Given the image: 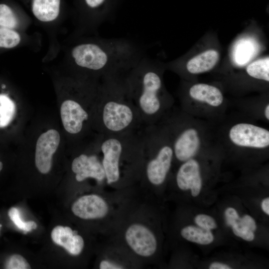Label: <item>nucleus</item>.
<instances>
[{
    "mask_svg": "<svg viewBox=\"0 0 269 269\" xmlns=\"http://www.w3.org/2000/svg\"><path fill=\"white\" fill-rule=\"evenodd\" d=\"M144 55L139 45L124 38L82 41L70 51L75 77L98 82L125 74Z\"/></svg>",
    "mask_w": 269,
    "mask_h": 269,
    "instance_id": "obj_1",
    "label": "nucleus"
},
{
    "mask_svg": "<svg viewBox=\"0 0 269 269\" xmlns=\"http://www.w3.org/2000/svg\"><path fill=\"white\" fill-rule=\"evenodd\" d=\"M124 75L99 82L92 119L93 131L96 134L107 135L137 132L143 125Z\"/></svg>",
    "mask_w": 269,
    "mask_h": 269,
    "instance_id": "obj_2",
    "label": "nucleus"
},
{
    "mask_svg": "<svg viewBox=\"0 0 269 269\" xmlns=\"http://www.w3.org/2000/svg\"><path fill=\"white\" fill-rule=\"evenodd\" d=\"M124 78L142 125H155L166 108L159 69L144 55L124 75Z\"/></svg>",
    "mask_w": 269,
    "mask_h": 269,
    "instance_id": "obj_3",
    "label": "nucleus"
},
{
    "mask_svg": "<svg viewBox=\"0 0 269 269\" xmlns=\"http://www.w3.org/2000/svg\"><path fill=\"white\" fill-rule=\"evenodd\" d=\"M99 82L75 77L69 85L67 95L60 106L63 128L77 145L92 129V119Z\"/></svg>",
    "mask_w": 269,
    "mask_h": 269,
    "instance_id": "obj_4",
    "label": "nucleus"
},
{
    "mask_svg": "<svg viewBox=\"0 0 269 269\" xmlns=\"http://www.w3.org/2000/svg\"><path fill=\"white\" fill-rule=\"evenodd\" d=\"M101 134H96L94 139L85 145V150L75 157L71 163V170L75 174V179L81 182L94 178L99 182L106 179V174L98 153L101 151Z\"/></svg>",
    "mask_w": 269,
    "mask_h": 269,
    "instance_id": "obj_5",
    "label": "nucleus"
},
{
    "mask_svg": "<svg viewBox=\"0 0 269 269\" xmlns=\"http://www.w3.org/2000/svg\"><path fill=\"white\" fill-rule=\"evenodd\" d=\"M165 128L172 143L173 155L178 161H186L197 153L200 147V139L196 129L190 128L180 129L170 123Z\"/></svg>",
    "mask_w": 269,
    "mask_h": 269,
    "instance_id": "obj_6",
    "label": "nucleus"
},
{
    "mask_svg": "<svg viewBox=\"0 0 269 269\" xmlns=\"http://www.w3.org/2000/svg\"><path fill=\"white\" fill-rule=\"evenodd\" d=\"M61 135L58 130L48 129L37 137L35 145L34 161L38 171L48 173L52 168L54 154L61 143Z\"/></svg>",
    "mask_w": 269,
    "mask_h": 269,
    "instance_id": "obj_7",
    "label": "nucleus"
},
{
    "mask_svg": "<svg viewBox=\"0 0 269 269\" xmlns=\"http://www.w3.org/2000/svg\"><path fill=\"white\" fill-rule=\"evenodd\" d=\"M229 136L236 145L255 148H264L269 145V131L248 123H239L230 130Z\"/></svg>",
    "mask_w": 269,
    "mask_h": 269,
    "instance_id": "obj_8",
    "label": "nucleus"
},
{
    "mask_svg": "<svg viewBox=\"0 0 269 269\" xmlns=\"http://www.w3.org/2000/svg\"><path fill=\"white\" fill-rule=\"evenodd\" d=\"M126 241L131 249L142 257L152 255L157 248V242L152 232L145 226L134 224L130 226L125 234Z\"/></svg>",
    "mask_w": 269,
    "mask_h": 269,
    "instance_id": "obj_9",
    "label": "nucleus"
},
{
    "mask_svg": "<svg viewBox=\"0 0 269 269\" xmlns=\"http://www.w3.org/2000/svg\"><path fill=\"white\" fill-rule=\"evenodd\" d=\"M73 214L83 219H95L104 217L108 212V206L103 198L96 194L83 196L72 206Z\"/></svg>",
    "mask_w": 269,
    "mask_h": 269,
    "instance_id": "obj_10",
    "label": "nucleus"
},
{
    "mask_svg": "<svg viewBox=\"0 0 269 269\" xmlns=\"http://www.w3.org/2000/svg\"><path fill=\"white\" fill-rule=\"evenodd\" d=\"M176 180L179 189H190L193 196H197L202 185L198 162L192 158L184 161L177 171Z\"/></svg>",
    "mask_w": 269,
    "mask_h": 269,
    "instance_id": "obj_11",
    "label": "nucleus"
},
{
    "mask_svg": "<svg viewBox=\"0 0 269 269\" xmlns=\"http://www.w3.org/2000/svg\"><path fill=\"white\" fill-rule=\"evenodd\" d=\"M51 237L56 244L63 247L72 255H78L83 250V238L68 226H56L51 232Z\"/></svg>",
    "mask_w": 269,
    "mask_h": 269,
    "instance_id": "obj_12",
    "label": "nucleus"
},
{
    "mask_svg": "<svg viewBox=\"0 0 269 269\" xmlns=\"http://www.w3.org/2000/svg\"><path fill=\"white\" fill-rule=\"evenodd\" d=\"M190 96L194 100L213 106H220L223 102V96L217 87L206 84L193 85L189 90Z\"/></svg>",
    "mask_w": 269,
    "mask_h": 269,
    "instance_id": "obj_13",
    "label": "nucleus"
},
{
    "mask_svg": "<svg viewBox=\"0 0 269 269\" xmlns=\"http://www.w3.org/2000/svg\"><path fill=\"white\" fill-rule=\"evenodd\" d=\"M60 2V0H33L32 13L40 21H53L59 15Z\"/></svg>",
    "mask_w": 269,
    "mask_h": 269,
    "instance_id": "obj_14",
    "label": "nucleus"
},
{
    "mask_svg": "<svg viewBox=\"0 0 269 269\" xmlns=\"http://www.w3.org/2000/svg\"><path fill=\"white\" fill-rule=\"evenodd\" d=\"M219 58V53L216 50H206L190 59L186 64V69L192 74L205 72L215 66Z\"/></svg>",
    "mask_w": 269,
    "mask_h": 269,
    "instance_id": "obj_15",
    "label": "nucleus"
},
{
    "mask_svg": "<svg viewBox=\"0 0 269 269\" xmlns=\"http://www.w3.org/2000/svg\"><path fill=\"white\" fill-rule=\"evenodd\" d=\"M17 112L14 100L7 93L0 92V129L9 127L13 121Z\"/></svg>",
    "mask_w": 269,
    "mask_h": 269,
    "instance_id": "obj_16",
    "label": "nucleus"
},
{
    "mask_svg": "<svg viewBox=\"0 0 269 269\" xmlns=\"http://www.w3.org/2000/svg\"><path fill=\"white\" fill-rule=\"evenodd\" d=\"M116 0H84L87 7L93 11L92 23L99 25L110 16Z\"/></svg>",
    "mask_w": 269,
    "mask_h": 269,
    "instance_id": "obj_17",
    "label": "nucleus"
},
{
    "mask_svg": "<svg viewBox=\"0 0 269 269\" xmlns=\"http://www.w3.org/2000/svg\"><path fill=\"white\" fill-rule=\"evenodd\" d=\"M180 233L182 237L186 240L200 245H208L214 240V236L211 231L198 226H186L182 229Z\"/></svg>",
    "mask_w": 269,
    "mask_h": 269,
    "instance_id": "obj_18",
    "label": "nucleus"
},
{
    "mask_svg": "<svg viewBox=\"0 0 269 269\" xmlns=\"http://www.w3.org/2000/svg\"><path fill=\"white\" fill-rule=\"evenodd\" d=\"M248 75L256 79L269 81V58L257 60L248 66Z\"/></svg>",
    "mask_w": 269,
    "mask_h": 269,
    "instance_id": "obj_19",
    "label": "nucleus"
},
{
    "mask_svg": "<svg viewBox=\"0 0 269 269\" xmlns=\"http://www.w3.org/2000/svg\"><path fill=\"white\" fill-rule=\"evenodd\" d=\"M21 36L17 30L0 27V49H9L18 46Z\"/></svg>",
    "mask_w": 269,
    "mask_h": 269,
    "instance_id": "obj_20",
    "label": "nucleus"
},
{
    "mask_svg": "<svg viewBox=\"0 0 269 269\" xmlns=\"http://www.w3.org/2000/svg\"><path fill=\"white\" fill-rule=\"evenodd\" d=\"M19 25V20L11 8L0 4V27L17 30Z\"/></svg>",
    "mask_w": 269,
    "mask_h": 269,
    "instance_id": "obj_21",
    "label": "nucleus"
},
{
    "mask_svg": "<svg viewBox=\"0 0 269 269\" xmlns=\"http://www.w3.org/2000/svg\"><path fill=\"white\" fill-rule=\"evenodd\" d=\"M8 216L13 223L25 232L31 231L37 227L36 223L32 221L24 222L20 218L19 211L15 207L11 208L8 212Z\"/></svg>",
    "mask_w": 269,
    "mask_h": 269,
    "instance_id": "obj_22",
    "label": "nucleus"
},
{
    "mask_svg": "<svg viewBox=\"0 0 269 269\" xmlns=\"http://www.w3.org/2000/svg\"><path fill=\"white\" fill-rule=\"evenodd\" d=\"M5 268L7 269H28L30 266L22 256L18 254L11 255L5 264Z\"/></svg>",
    "mask_w": 269,
    "mask_h": 269,
    "instance_id": "obj_23",
    "label": "nucleus"
},
{
    "mask_svg": "<svg viewBox=\"0 0 269 269\" xmlns=\"http://www.w3.org/2000/svg\"><path fill=\"white\" fill-rule=\"evenodd\" d=\"M240 219L231 226L234 234L245 241H252L255 238L254 232L242 225Z\"/></svg>",
    "mask_w": 269,
    "mask_h": 269,
    "instance_id": "obj_24",
    "label": "nucleus"
},
{
    "mask_svg": "<svg viewBox=\"0 0 269 269\" xmlns=\"http://www.w3.org/2000/svg\"><path fill=\"white\" fill-rule=\"evenodd\" d=\"M194 222L198 227L206 230L211 231L217 227V223L214 219L211 216L204 214L197 215L194 218Z\"/></svg>",
    "mask_w": 269,
    "mask_h": 269,
    "instance_id": "obj_25",
    "label": "nucleus"
},
{
    "mask_svg": "<svg viewBox=\"0 0 269 269\" xmlns=\"http://www.w3.org/2000/svg\"><path fill=\"white\" fill-rule=\"evenodd\" d=\"M224 215L226 223L230 227L240 218L236 210L232 207L227 208L225 211Z\"/></svg>",
    "mask_w": 269,
    "mask_h": 269,
    "instance_id": "obj_26",
    "label": "nucleus"
},
{
    "mask_svg": "<svg viewBox=\"0 0 269 269\" xmlns=\"http://www.w3.org/2000/svg\"><path fill=\"white\" fill-rule=\"evenodd\" d=\"M242 225L247 227L251 231L254 232L256 230L257 226L254 219L249 215H245L240 219Z\"/></svg>",
    "mask_w": 269,
    "mask_h": 269,
    "instance_id": "obj_27",
    "label": "nucleus"
},
{
    "mask_svg": "<svg viewBox=\"0 0 269 269\" xmlns=\"http://www.w3.org/2000/svg\"><path fill=\"white\" fill-rule=\"evenodd\" d=\"M100 269H122L124 268L107 260L102 261L99 266Z\"/></svg>",
    "mask_w": 269,
    "mask_h": 269,
    "instance_id": "obj_28",
    "label": "nucleus"
},
{
    "mask_svg": "<svg viewBox=\"0 0 269 269\" xmlns=\"http://www.w3.org/2000/svg\"><path fill=\"white\" fill-rule=\"evenodd\" d=\"M209 269H230L231 268L225 264L219 262H214L210 264Z\"/></svg>",
    "mask_w": 269,
    "mask_h": 269,
    "instance_id": "obj_29",
    "label": "nucleus"
},
{
    "mask_svg": "<svg viewBox=\"0 0 269 269\" xmlns=\"http://www.w3.org/2000/svg\"><path fill=\"white\" fill-rule=\"evenodd\" d=\"M261 207L263 211L268 215H269V198H266L262 202Z\"/></svg>",
    "mask_w": 269,
    "mask_h": 269,
    "instance_id": "obj_30",
    "label": "nucleus"
},
{
    "mask_svg": "<svg viewBox=\"0 0 269 269\" xmlns=\"http://www.w3.org/2000/svg\"><path fill=\"white\" fill-rule=\"evenodd\" d=\"M265 115L266 118V119L269 120V105L268 104L265 108Z\"/></svg>",
    "mask_w": 269,
    "mask_h": 269,
    "instance_id": "obj_31",
    "label": "nucleus"
},
{
    "mask_svg": "<svg viewBox=\"0 0 269 269\" xmlns=\"http://www.w3.org/2000/svg\"><path fill=\"white\" fill-rule=\"evenodd\" d=\"M1 226H2L0 224V228L1 227Z\"/></svg>",
    "mask_w": 269,
    "mask_h": 269,
    "instance_id": "obj_32",
    "label": "nucleus"
}]
</instances>
